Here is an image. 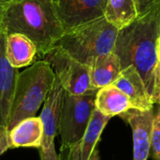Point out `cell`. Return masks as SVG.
<instances>
[{"label": "cell", "mask_w": 160, "mask_h": 160, "mask_svg": "<svg viewBox=\"0 0 160 160\" xmlns=\"http://www.w3.org/2000/svg\"><path fill=\"white\" fill-rule=\"evenodd\" d=\"M160 36V0L131 23L118 31L113 51L122 69L133 66L142 76L150 96L158 62L157 47Z\"/></svg>", "instance_id": "cell-1"}, {"label": "cell", "mask_w": 160, "mask_h": 160, "mask_svg": "<svg viewBox=\"0 0 160 160\" xmlns=\"http://www.w3.org/2000/svg\"><path fill=\"white\" fill-rule=\"evenodd\" d=\"M2 29L7 35L19 33L30 38L37 47V60H41L65 33L55 0L8 1Z\"/></svg>", "instance_id": "cell-2"}, {"label": "cell", "mask_w": 160, "mask_h": 160, "mask_svg": "<svg viewBox=\"0 0 160 160\" xmlns=\"http://www.w3.org/2000/svg\"><path fill=\"white\" fill-rule=\"evenodd\" d=\"M55 79L48 62L37 60L19 73L7 128L9 131L23 119L36 116Z\"/></svg>", "instance_id": "cell-3"}, {"label": "cell", "mask_w": 160, "mask_h": 160, "mask_svg": "<svg viewBox=\"0 0 160 160\" xmlns=\"http://www.w3.org/2000/svg\"><path fill=\"white\" fill-rule=\"evenodd\" d=\"M118 31L103 16L65 31L55 46L73 59L90 66L97 57L113 51Z\"/></svg>", "instance_id": "cell-4"}, {"label": "cell", "mask_w": 160, "mask_h": 160, "mask_svg": "<svg viewBox=\"0 0 160 160\" xmlns=\"http://www.w3.org/2000/svg\"><path fill=\"white\" fill-rule=\"evenodd\" d=\"M96 95L77 96L65 91L58 125L63 153L68 152L82 138L96 109Z\"/></svg>", "instance_id": "cell-5"}, {"label": "cell", "mask_w": 160, "mask_h": 160, "mask_svg": "<svg viewBox=\"0 0 160 160\" xmlns=\"http://www.w3.org/2000/svg\"><path fill=\"white\" fill-rule=\"evenodd\" d=\"M42 59L50 64L68 93L79 96L98 92L91 84L89 66L73 59L61 48L54 46Z\"/></svg>", "instance_id": "cell-6"}, {"label": "cell", "mask_w": 160, "mask_h": 160, "mask_svg": "<svg viewBox=\"0 0 160 160\" xmlns=\"http://www.w3.org/2000/svg\"><path fill=\"white\" fill-rule=\"evenodd\" d=\"M107 0H55L65 31L104 16Z\"/></svg>", "instance_id": "cell-7"}, {"label": "cell", "mask_w": 160, "mask_h": 160, "mask_svg": "<svg viewBox=\"0 0 160 160\" xmlns=\"http://www.w3.org/2000/svg\"><path fill=\"white\" fill-rule=\"evenodd\" d=\"M131 128L133 134V160H147L151 151L153 110L130 109L119 115Z\"/></svg>", "instance_id": "cell-8"}, {"label": "cell", "mask_w": 160, "mask_h": 160, "mask_svg": "<svg viewBox=\"0 0 160 160\" xmlns=\"http://www.w3.org/2000/svg\"><path fill=\"white\" fill-rule=\"evenodd\" d=\"M65 91L59 79L55 76L54 82L43 102V109L39 116L43 126V137L39 148L47 149L54 145L53 141L58 133L60 112Z\"/></svg>", "instance_id": "cell-9"}, {"label": "cell", "mask_w": 160, "mask_h": 160, "mask_svg": "<svg viewBox=\"0 0 160 160\" xmlns=\"http://www.w3.org/2000/svg\"><path fill=\"white\" fill-rule=\"evenodd\" d=\"M6 33L0 32V126L7 127L19 75L18 68H13L6 57Z\"/></svg>", "instance_id": "cell-10"}, {"label": "cell", "mask_w": 160, "mask_h": 160, "mask_svg": "<svg viewBox=\"0 0 160 160\" xmlns=\"http://www.w3.org/2000/svg\"><path fill=\"white\" fill-rule=\"evenodd\" d=\"M112 84L128 98L132 109L142 111L153 110L154 103L151 96L146 89L142 76L133 66L122 69L120 76Z\"/></svg>", "instance_id": "cell-11"}, {"label": "cell", "mask_w": 160, "mask_h": 160, "mask_svg": "<svg viewBox=\"0 0 160 160\" xmlns=\"http://www.w3.org/2000/svg\"><path fill=\"white\" fill-rule=\"evenodd\" d=\"M111 117L103 115L95 109L82 138L73 148L67 152V160L90 159Z\"/></svg>", "instance_id": "cell-12"}, {"label": "cell", "mask_w": 160, "mask_h": 160, "mask_svg": "<svg viewBox=\"0 0 160 160\" xmlns=\"http://www.w3.org/2000/svg\"><path fill=\"white\" fill-rule=\"evenodd\" d=\"M6 57L9 64L15 68H25L37 61L38 52L34 42L19 33L6 35Z\"/></svg>", "instance_id": "cell-13"}, {"label": "cell", "mask_w": 160, "mask_h": 160, "mask_svg": "<svg viewBox=\"0 0 160 160\" xmlns=\"http://www.w3.org/2000/svg\"><path fill=\"white\" fill-rule=\"evenodd\" d=\"M10 148H39L43 137V126L38 117L33 116L19 122L9 131Z\"/></svg>", "instance_id": "cell-14"}, {"label": "cell", "mask_w": 160, "mask_h": 160, "mask_svg": "<svg viewBox=\"0 0 160 160\" xmlns=\"http://www.w3.org/2000/svg\"><path fill=\"white\" fill-rule=\"evenodd\" d=\"M89 68L91 84L98 90L112 84L122 71L120 60L112 52L97 57Z\"/></svg>", "instance_id": "cell-15"}, {"label": "cell", "mask_w": 160, "mask_h": 160, "mask_svg": "<svg viewBox=\"0 0 160 160\" xmlns=\"http://www.w3.org/2000/svg\"><path fill=\"white\" fill-rule=\"evenodd\" d=\"M95 106L100 113L111 118L132 109L128 98L113 84L98 90Z\"/></svg>", "instance_id": "cell-16"}, {"label": "cell", "mask_w": 160, "mask_h": 160, "mask_svg": "<svg viewBox=\"0 0 160 160\" xmlns=\"http://www.w3.org/2000/svg\"><path fill=\"white\" fill-rule=\"evenodd\" d=\"M138 16L135 0H107L104 17L118 30L131 23Z\"/></svg>", "instance_id": "cell-17"}, {"label": "cell", "mask_w": 160, "mask_h": 160, "mask_svg": "<svg viewBox=\"0 0 160 160\" xmlns=\"http://www.w3.org/2000/svg\"><path fill=\"white\" fill-rule=\"evenodd\" d=\"M151 150L154 160H160V104L157 114L154 116L152 134H151Z\"/></svg>", "instance_id": "cell-18"}, {"label": "cell", "mask_w": 160, "mask_h": 160, "mask_svg": "<svg viewBox=\"0 0 160 160\" xmlns=\"http://www.w3.org/2000/svg\"><path fill=\"white\" fill-rule=\"evenodd\" d=\"M152 101L153 103L160 104V62L158 61L154 73V86L152 93Z\"/></svg>", "instance_id": "cell-19"}, {"label": "cell", "mask_w": 160, "mask_h": 160, "mask_svg": "<svg viewBox=\"0 0 160 160\" xmlns=\"http://www.w3.org/2000/svg\"><path fill=\"white\" fill-rule=\"evenodd\" d=\"M10 148V141L7 127L0 126V156Z\"/></svg>", "instance_id": "cell-20"}, {"label": "cell", "mask_w": 160, "mask_h": 160, "mask_svg": "<svg viewBox=\"0 0 160 160\" xmlns=\"http://www.w3.org/2000/svg\"><path fill=\"white\" fill-rule=\"evenodd\" d=\"M38 149H39L41 160H60L55 152L54 145H52L47 149H42V148H38Z\"/></svg>", "instance_id": "cell-21"}, {"label": "cell", "mask_w": 160, "mask_h": 160, "mask_svg": "<svg viewBox=\"0 0 160 160\" xmlns=\"http://www.w3.org/2000/svg\"><path fill=\"white\" fill-rule=\"evenodd\" d=\"M158 0H135L138 14L141 15L151 8Z\"/></svg>", "instance_id": "cell-22"}, {"label": "cell", "mask_w": 160, "mask_h": 160, "mask_svg": "<svg viewBox=\"0 0 160 160\" xmlns=\"http://www.w3.org/2000/svg\"><path fill=\"white\" fill-rule=\"evenodd\" d=\"M7 0H0V32L2 31V16H3V11L5 8V6L7 4Z\"/></svg>", "instance_id": "cell-23"}, {"label": "cell", "mask_w": 160, "mask_h": 160, "mask_svg": "<svg viewBox=\"0 0 160 160\" xmlns=\"http://www.w3.org/2000/svg\"><path fill=\"white\" fill-rule=\"evenodd\" d=\"M89 160H100L99 158V155H98V151L97 150V148L95 149V151L93 152L92 156L90 157V159Z\"/></svg>", "instance_id": "cell-24"}, {"label": "cell", "mask_w": 160, "mask_h": 160, "mask_svg": "<svg viewBox=\"0 0 160 160\" xmlns=\"http://www.w3.org/2000/svg\"><path fill=\"white\" fill-rule=\"evenodd\" d=\"M157 53H158V60L160 62V36L158 41V47H157Z\"/></svg>", "instance_id": "cell-25"}, {"label": "cell", "mask_w": 160, "mask_h": 160, "mask_svg": "<svg viewBox=\"0 0 160 160\" xmlns=\"http://www.w3.org/2000/svg\"><path fill=\"white\" fill-rule=\"evenodd\" d=\"M7 1H11V0H7Z\"/></svg>", "instance_id": "cell-26"}]
</instances>
